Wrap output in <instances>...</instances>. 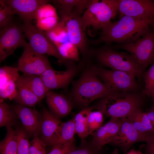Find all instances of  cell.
I'll return each mask as SVG.
<instances>
[{
    "label": "cell",
    "mask_w": 154,
    "mask_h": 154,
    "mask_svg": "<svg viewBox=\"0 0 154 154\" xmlns=\"http://www.w3.org/2000/svg\"><path fill=\"white\" fill-rule=\"evenodd\" d=\"M146 139L126 117L123 118L117 132L109 143L119 147L126 153L133 145L140 141L145 142Z\"/></svg>",
    "instance_id": "cell-14"
},
{
    "label": "cell",
    "mask_w": 154,
    "mask_h": 154,
    "mask_svg": "<svg viewBox=\"0 0 154 154\" xmlns=\"http://www.w3.org/2000/svg\"><path fill=\"white\" fill-rule=\"evenodd\" d=\"M16 81L11 80L0 88V100H14L17 93Z\"/></svg>",
    "instance_id": "cell-35"
},
{
    "label": "cell",
    "mask_w": 154,
    "mask_h": 154,
    "mask_svg": "<svg viewBox=\"0 0 154 154\" xmlns=\"http://www.w3.org/2000/svg\"><path fill=\"white\" fill-rule=\"evenodd\" d=\"M148 154H154V152H150L147 153Z\"/></svg>",
    "instance_id": "cell-47"
},
{
    "label": "cell",
    "mask_w": 154,
    "mask_h": 154,
    "mask_svg": "<svg viewBox=\"0 0 154 154\" xmlns=\"http://www.w3.org/2000/svg\"><path fill=\"white\" fill-rule=\"evenodd\" d=\"M146 150L147 153L154 152V133L148 137L145 141Z\"/></svg>",
    "instance_id": "cell-40"
},
{
    "label": "cell",
    "mask_w": 154,
    "mask_h": 154,
    "mask_svg": "<svg viewBox=\"0 0 154 154\" xmlns=\"http://www.w3.org/2000/svg\"><path fill=\"white\" fill-rule=\"evenodd\" d=\"M91 1L90 0H51L55 8L58 10L60 19L72 15L81 16Z\"/></svg>",
    "instance_id": "cell-20"
},
{
    "label": "cell",
    "mask_w": 154,
    "mask_h": 154,
    "mask_svg": "<svg viewBox=\"0 0 154 154\" xmlns=\"http://www.w3.org/2000/svg\"><path fill=\"white\" fill-rule=\"evenodd\" d=\"M44 33L54 45L68 41L65 22L63 19H60L54 28Z\"/></svg>",
    "instance_id": "cell-27"
},
{
    "label": "cell",
    "mask_w": 154,
    "mask_h": 154,
    "mask_svg": "<svg viewBox=\"0 0 154 154\" xmlns=\"http://www.w3.org/2000/svg\"><path fill=\"white\" fill-rule=\"evenodd\" d=\"M81 17L72 15L60 19L65 22L68 41L77 47L84 58L88 56L90 50L86 31L82 26Z\"/></svg>",
    "instance_id": "cell-13"
},
{
    "label": "cell",
    "mask_w": 154,
    "mask_h": 154,
    "mask_svg": "<svg viewBox=\"0 0 154 154\" xmlns=\"http://www.w3.org/2000/svg\"><path fill=\"white\" fill-rule=\"evenodd\" d=\"M74 123V118L62 123L58 137L54 145L74 141V135L75 133Z\"/></svg>",
    "instance_id": "cell-30"
},
{
    "label": "cell",
    "mask_w": 154,
    "mask_h": 154,
    "mask_svg": "<svg viewBox=\"0 0 154 154\" xmlns=\"http://www.w3.org/2000/svg\"><path fill=\"white\" fill-rule=\"evenodd\" d=\"M141 98L135 92H127L103 98L98 108L106 117L124 118L132 112L140 108Z\"/></svg>",
    "instance_id": "cell-5"
},
{
    "label": "cell",
    "mask_w": 154,
    "mask_h": 154,
    "mask_svg": "<svg viewBox=\"0 0 154 154\" xmlns=\"http://www.w3.org/2000/svg\"><path fill=\"white\" fill-rule=\"evenodd\" d=\"M92 110V108L88 107L84 108L74 117L75 133L78 134L81 139H84L88 135L87 123Z\"/></svg>",
    "instance_id": "cell-28"
},
{
    "label": "cell",
    "mask_w": 154,
    "mask_h": 154,
    "mask_svg": "<svg viewBox=\"0 0 154 154\" xmlns=\"http://www.w3.org/2000/svg\"><path fill=\"white\" fill-rule=\"evenodd\" d=\"M88 56L94 57L100 64L113 70L123 72L140 77L143 71L133 56L126 52H119L108 47L90 50Z\"/></svg>",
    "instance_id": "cell-3"
},
{
    "label": "cell",
    "mask_w": 154,
    "mask_h": 154,
    "mask_svg": "<svg viewBox=\"0 0 154 154\" xmlns=\"http://www.w3.org/2000/svg\"><path fill=\"white\" fill-rule=\"evenodd\" d=\"M92 0L81 16L80 20L86 31L89 26L95 30L101 29L119 13L118 0Z\"/></svg>",
    "instance_id": "cell-4"
},
{
    "label": "cell",
    "mask_w": 154,
    "mask_h": 154,
    "mask_svg": "<svg viewBox=\"0 0 154 154\" xmlns=\"http://www.w3.org/2000/svg\"><path fill=\"white\" fill-rule=\"evenodd\" d=\"M151 26L153 27L154 31V19H153L152 20V22Z\"/></svg>",
    "instance_id": "cell-45"
},
{
    "label": "cell",
    "mask_w": 154,
    "mask_h": 154,
    "mask_svg": "<svg viewBox=\"0 0 154 154\" xmlns=\"http://www.w3.org/2000/svg\"><path fill=\"white\" fill-rule=\"evenodd\" d=\"M146 112L151 123L154 122V106H153Z\"/></svg>",
    "instance_id": "cell-41"
},
{
    "label": "cell",
    "mask_w": 154,
    "mask_h": 154,
    "mask_svg": "<svg viewBox=\"0 0 154 154\" xmlns=\"http://www.w3.org/2000/svg\"><path fill=\"white\" fill-rule=\"evenodd\" d=\"M22 26L12 21L9 24L0 29V61L5 60L13 54L19 47H23L26 42Z\"/></svg>",
    "instance_id": "cell-9"
},
{
    "label": "cell",
    "mask_w": 154,
    "mask_h": 154,
    "mask_svg": "<svg viewBox=\"0 0 154 154\" xmlns=\"http://www.w3.org/2000/svg\"><path fill=\"white\" fill-rule=\"evenodd\" d=\"M127 117L136 129L146 138L154 133V129L146 112H143L140 108L133 111Z\"/></svg>",
    "instance_id": "cell-22"
},
{
    "label": "cell",
    "mask_w": 154,
    "mask_h": 154,
    "mask_svg": "<svg viewBox=\"0 0 154 154\" xmlns=\"http://www.w3.org/2000/svg\"><path fill=\"white\" fill-rule=\"evenodd\" d=\"M12 127H6L7 134L0 143V154H17V134L16 130H13Z\"/></svg>",
    "instance_id": "cell-24"
},
{
    "label": "cell",
    "mask_w": 154,
    "mask_h": 154,
    "mask_svg": "<svg viewBox=\"0 0 154 154\" xmlns=\"http://www.w3.org/2000/svg\"><path fill=\"white\" fill-rule=\"evenodd\" d=\"M152 20L124 16L116 21H110L102 28L99 37L91 42L96 45L103 43L109 44L115 42L121 44L135 42L149 29Z\"/></svg>",
    "instance_id": "cell-1"
},
{
    "label": "cell",
    "mask_w": 154,
    "mask_h": 154,
    "mask_svg": "<svg viewBox=\"0 0 154 154\" xmlns=\"http://www.w3.org/2000/svg\"><path fill=\"white\" fill-rule=\"evenodd\" d=\"M35 19L37 20L36 27L44 31L54 28L60 20L56 8L48 3L38 8L35 14Z\"/></svg>",
    "instance_id": "cell-21"
},
{
    "label": "cell",
    "mask_w": 154,
    "mask_h": 154,
    "mask_svg": "<svg viewBox=\"0 0 154 154\" xmlns=\"http://www.w3.org/2000/svg\"></svg>",
    "instance_id": "cell-48"
},
{
    "label": "cell",
    "mask_w": 154,
    "mask_h": 154,
    "mask_svg": "<svg viewBox=\"0 0 154 154\" xmlns=\"http://www.w3.org/2000/svg\"><path fill=\"white\" fill-rule=\"evenodd\" d=\"M18 118L11 106L0 100V126L12 127L17 123Z\"/></svg>",
    "instance_id": "cell-29"
},
{
    "label": "cell",
    "mask_w": 154,
    "mask_h": 154,
    "mask_svg": "<svg viewBox=\"0 0 154 154\" xmlns=\"http://www.w3.org/2000/svg\"><path fill=\"white\" fill-rule=\"evenodd\" d=\"M96 74L109 88L117 93L135 92L138 85L135 77L126 72L108 70L93 65Z\"/></svg>",
    "instance_id": "cell-7"
},
{
    "label": "cell",
    "mask_w": 154,
    "mask_h": 154,
    "mask_svg": "<svg viewBox=\"0 0 154 154\" xmlns=\"http://www.w3.org/2000/svg\"><path fill=\"white\" fill-rule=\"evenodd\" d=\"M18 138L17 154H29L30 146L27 133L23 128L16 129Z\"/></svg>",
    "instance_id": "cell-33"
},
{
    "label": "cell",
    "mask_w": 154,
    "mask_h": 154,
    "mask_svg": "<svg viewBox=\"0 0 154 154\" xmlns=\"http://www.w3.org/2000/svg\"><path fill=\"white\" fill-rule=\"evenodd\" d=\"M11 107L21 120L28 136L38 135L41 115L35 110L18 104Z\"/></svg>",
    "instance_id": "cell-17"
},
{
    "label": "cell",
    "mask_w": 154,
    "mask_h": 154,
    "mask_svg": "<svg viewBox=\"0 0 154 154\" xmlns=\"http://www.w3.org/2000/svg\"><path fill=\"white\" fill-rule=\"evenodd\" d=\"M142 75L145 83L144 92L147 96H151L154 91V62Z\"/></svg>",
    "instance_id": "cell-37"
},
{
    "label": "cell",
    "mask_w": 154,
    "mask_h": 154,
    "mask_svg": "<svg viewBox=\"0 0 154 154\" xmlns=\"http://www.w3.org/2000/svg\"><path fill=\"white\" fill-rule=\"evenodd\" d=\"M17 68L4 66L0 68V88L11 80L17 81L20 76Z\"/></svg>",
    "instance_id": "cell-31"
},
{
    "label": "cell",
    "mask_w": 154,
    "mask_h": 154,
    "mask_svg": "<svg viewBox=\"0 0 154 154\" xmlns=\"http://www.w3.org/2000/svg\"><path fill=\"white\" fill-rule=\"evenodd\" d=\"M103 114L101 111H91L87 123V129L88 135L103 125Z\"/></svg>",
    "instance_id": "cell-32"
},
{
    "label": "cell",
    "mask_w": 154,
    "mask_h": 154,
    "mask_svg": "<svg viewBox=\"0 0 154 154\" xmlns=\"http://www.w3.org/2000/svg\"><path fill=\"white\" fill-rule=\"evenodd\" d=\"M152 123V125L154 129V122H153V123Z\"/></svg>",
    "instance_id": "cell-46"
},
{
    "label": "cell",
    "mask_w": 154,
    "mask_h": 154,
    "mask_svg": "<svg viewBox=\"0 0 154 154\" xmlns=\"http://www.w3.org/2000/svg\"><path fill=\"white\" fill-rule=\"evenodd\" d=\"M46 146L38 135H34L30 142L29 154H47L45 149Z\"/></svg>",
    "instance_id": "cell-38"
},
{
    "label": "cell",
    "mask_w": 154,
    "mask_h": 154,
    "mask_svg": "<svg viewBox=\"0 0 154 154\" xmlns=\"http://www.w3.org/2000/svg\"><path fill=\"white\" fill-rule=\"evenodd\" d=\"M151 97L152 102H153V106H154V91L152 94Z\"/></svg>",
    "instance_id": "cell-43"
},
{
    "label": "cell",
    "mask_w": 154,
    "mask_h": 154,
    "mask_svg": "<svg viewBox=\"0 0 154 154\" xmlns=\"http://www.w3.org/2000/svg\"><path fill=\"white\" fill-rule=\"evenodd\" d=\"M46 97L49 111L59 118L65 117L70 113L72 102L70 98L51 90L48 91Z\"/></svg>",
    "instance_id": "cell-19"
},
{
    "label": "cell",
    "mask_w": 154,
    "mask_h": 154,
    "mask_svg": "<svg viewBox=\"0 0 154 154\" xmlns=\"http://www.w3.org/2000/svg\"><path fill=\"white\" fill-rule=\"evenodd\" d=\"M0 29L7 26L12 21L13 15L15 12L3 1L0 0Z\"/></svg>",
    "instance_id": "cell-34"
},
{
    "label": "cell",
    "mask_w": 154,
    "mask_h": 154,
    "mask_svg": "<svg viewBox=\"0 0 154 154\" xmlns=\"http://www.w3.org/2000/svg\"><path fill=\"white\" fill-rule=\"evenodd\" d=\"M54 45L61 58L59 64L63 63L67 60L78 61L79 60V50L78 48L69 41Z\"/></svg>",
    "instance_id": "cell-26"
},
{
    "label": "cell",
    "mask_w": 154,
    "mask_h": 154,
    "mask_svg": "<svg viewBox=\"0 0 154 154\" xmlns=\"http://www.w3.org/2000/svg\"><path fill=\"white\" fill-rule=\"evenodd\" d=\"M124 118L111 117L107 123L92 133L90 135L93 137L92 143L99 149L109 143L117 132Z\"/></svg>",
    "instance_id": "cell-18"
},
{
    "label": "cell",
    "mask_w": 154,
    "mask_h": 154,
    "mask_svg": "<svg viewBox=\"0 0 154 154\" xmlns=\"http://www.w3.org/2000/svg\"><path fill=\"white\" fill-rule=\"evenodd\" d=\"M112 154H119L118 149L117 148L115 149L113 151Z\"/></svg>",
    "instance_id": "cell-44"
},
{
    "label": "cell",
    "mask_w": 154,
    "mask_h": 154,
    "mask_svg": "<svg viewBox=\"0 0 154 154\" xmlns=\"http://www.w3.org/2000/svg\"><path fill=\"white\" fill-rule=\"evenodd\" d=\"M83 72L79 78L73 83L70 99L77 106L84 108L94 100L119 95L111 90L100 80L90 65Z\"/></svg>",
    "instance_id": "cell-2"
},
{
    "label": "cell",
    "mask_w": 154,
    "mask_h": 154,
    "mask_svg": "<svg viewBox=\"0 0 154 154\" xmlns=\"http://www.w3.org/2000/svg\"><path fill=\"white\" fill-rule=\"evenodd\" d=\"M19 16L24 23H32L35 19L36 12L42 5L48 3L51 0H3Z\"/></svg>",
    "instance_id": "cell-16"
},
{
    "label": "cell",
    "mask_w": 154,
    "mask_h": 154,
    "mask_svg": "<svg viewBox=\"0 0 154 154\" xmlns=\"http://www.w3.org/2000/svg\"><path fill=\"white\" fill-rule=\"evenodd\" d=\"M119 18L124 16L142 19H154V1L118 0Z\"/></svg>",
    "instance_id": "cell-12"
},
{
    "label": "cell",
    "mask_w": 154,
    "mask_h": 154,
    "mask_svg": "<svg viewBox=\"0 0 154 154\" xmlns=\"http://www.w3.org/2000/svg\"><path fill=\"white\" fill-rule=\"evenodd\" d=\"M21 26L33 50L40 54L52 56L58 59V63L60 62L61 58L58 50L44 32L32 23H23Z\"/></svg>",
    "instance_id": "cell-8"
},
{
    "label": "cell",
    "mask_w": 154,
    "mask_h": 154,
    "mask_svg": "<svg viewBox=\"0 0 154 154\" xmlns=\"http://www.w3.org/2000/svg\"><path fill=\"white\" fill-rule=\"evenodd\" d=\"M16 84L17 93L14 100L17 104L31 107L40 101L27 85L22 76H20Z\"/></svg>",
    "instance_id": "cell-23"
},
{
    "label": "cell",
    "mask_w": 154,
    "mask_h": 154,
    "mask_svg": "<svg viewBox=\"0 0 154 154\" xmlns=\"http://www.w3.org/2000/svg\"><path fill=\"white\" fill-rule=\"evenodd\" d=\"M126 154H142V153L140 151L131 149L127 152Z\"/></svg>",
    "instance_id": "cell-42"
},
{
    "label": "cell",
    "mask_w": 154,
    "mask_h": 154,
    "mask_svg": "<svg viewBox=\"0 0 154 154\" xmlns=\"http://www.w3.org/2000/svg\"><path fill=\"white\" fill-rule=\"evenodd\" d=\"M116 47L127 51L144 71L149 65L154 62V31L149 29L136 42L117 44Z\"/></svg>",
    "instance_id": "cell-6"
},
{
    "label": "cell",
    "mask_w": 154,
    "mask_h": 154,
    "mask_svg": "<svg viewBox=\"0 0 154 154\" xmlns=\"http://www.w3.org/2000/svg\"><path fill=\"white\" fill-rule=\"evenodd\" d=\"M72 61L67 60L63 63L67 67L65 71L55 70L51 67L39 76L49 90L65 88L67 86L76 73L78 69Z\"/></svg>",
    "instance_id": "cell-11"
},
{
    "label": "cell",
    "mask_w": 154,
    "mask_h": 154,
    "mask_svg": "<svg viewBox=\"0 0 154 154\" xmlns=\"http://www.w3.org/2000/svg\"><path fill=\"white\" fill-rule=\"evenodd\" d=\"M62 123L50 111L44 107L43 108L39 135L40 139L46 146L54 144Z\"/></svg>",
    "instance_id": "cell-15"
},
{
    "label": "cell",
    "mask_w": 154,
    "mask_h": 154,
    "mask_svg": "<svg viewBox=\"0 0 154 154\" xmlns=\"http://www.w3.org/2000/svg\"><path fill=\"white\" fill-rule=\"evenodd\" d=\"M53 146V148L50 152L47 154H69L76 148L74 141L63 144H55Z\"/></svg>",
    "instance_id": "cell-39"
},
{
    "label": "cell",
    "mask_w": 154,
    "mask_h": 154,
    "mask_svg": "<svg viewBox=\"0 0 154 154\" xmlns=\"http://www.w3.org/2000/svg\"><path fill=\"white\" fill-rule=\"evenodd\" d=\"M23 47V51L19 59L17 68L23 75L39 76L51 67L48 57L35 52L29 43L27 42Z\"/></svg>",
    "instance_id": "cell-10"
},
{
    "label": "cell",
    "mask_w": 154,
    "mask_h": 154,
    "mask_svg": "<svg viewBox=\"0 0 154 154\" xmlns=\"http://www.w3.org/2000/svg\"><path fill=\"white\" fill-rule=\"evenodd\" d=\"M22 76L27 85L40 101L46 96L49 90L45 86L40 76L23 74Z\"/></svg>",
    "instance_id": "cell-25"
},
{
    "label": "cell",
    "mask_w": 154,
    "mask_h": 154,
    "mask_svg": "<svg viewBox=\"0 0 154 154\" xmlns=\"http://www.w3.org/2000/svg\"><path fill=\"white\" fill-rule=\"evenodd\" d=\"M102 149H99L92 142L82 139L80 145L69 154H101Z\"/></svg>",
    "instance_id": "cell-36"
}]
</instances>
